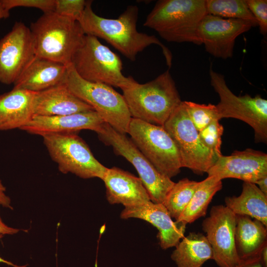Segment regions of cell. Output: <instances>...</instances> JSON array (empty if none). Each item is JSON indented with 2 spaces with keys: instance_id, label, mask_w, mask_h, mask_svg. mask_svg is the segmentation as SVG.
Instances as JSON below:
<instances>
[{
  "instance_id": "1",
  "label": "cell",
  "mask_w": 267,
  "mask_h": 267,
  "mask_svg": "<svg viewBox=\"0 0 267 267\" xmlns=\"http://www.w3.org/2000/svg\"><path fill=\"white\" fill-rule=\"evenodd\" d=\"M91 4V0H87L78 20L86 35L103 39L133 62L139 52L152 44H157L162 49L167 66L171 67L173 56L170 50L156 36L138 31L139 10L136 5L128 6L119 17L112 19L97 15Z\"/></svg>"
},
{
  "instance_id": "2",
  "label": "cell",
  "mask_w": 267,
  "mask_h": 267,
  "mask_svg": "<svg viewBox=\"0 0 267 267\" xmlns=\"http://www.w3.org/2000/svg\"><path fill=\"white\" fill-rule=\"evenodd\" d=\"M29 28L36 56L67 66L86 35L78 21L54 12L43 13Z\"/></svg>"
},
{
  "instance_id": "3",
  "label": "cell",
  "mask_w": 267,
  "mask_h": 267,
  "mask_svg": "<svg viewBox=\"0 0 267 267\" xmlns=\"http://www.w3.org/2000/svg\"><path fill=\"white\" fill-rule=\"evenodd\" d=\"M206 14L205 0H160L143 25L153 29L169 42L201 45L198 29Z\"/></svg>"
},
{
  "instance_id": "4",
  "label": "cell",
  "mask_w": 267,
  "mask_h": 267,
  "mask_svg": "<svg viewBox=\"0 0 267 267\" xmlns=\"http://www.w3.org/2000/svg\"><path fill=\"white\" fill-rule=\"evenodd\" d=\"M122 90L132 118L158 126H163L182 102L169 69Z\"/></svg>"
},
{
  "instance_id": "5",
  "label": "cell",
  "mask_w": 267,
  "mask_h": 267,
  "mask_svg": "<svg viewBox=\"0 0 267 267\" xmlns=\"http://www.w3.org/2000/svg\"><path fill=\"white\" fill-rule=\"evenodd\" d=\"M71 65L79 76L89 82L105 84L122 90L137 83L132 77L123 74L119 56L91 35H85L72 57Z\"/></svg>"
},
{
  "instance_id": "6",
  "label": "cell",
  "mask_w": 267,
  "mask_h": 267,
  "mask_svg": "<svg viewBox=\"0 0 267 267\" xmlns=\"http://www.w3.org/2000/svg\"><path fill=\"white\" fill-rule=\"evenodd\" d=\"M64 84L115 130L123 134L128 133L132 117L123 95L112 86L82 79L72 65L68 66Z\"/></svg>"
},
{
  "instance_id": "7",
  "label": "cell",
  "mask_w": 267,
  "mask_h": 267,
  "mask_svg": "<svg viewBox=\"0 0 267 267\" xmlns=\"http://www.w3.org/2000/svg\"><path fill=\"white\" fill-rule=\"evenodd\" d=\"M49 154L60 172L71 173L83 178L102 179L107 168L93 156L77 133L52 134L43 136Z\"/></svg>"
},
{
  "instance_id": "8",
  "label": "cell",
  "mask_w": 267,
  "mask_h": 267,
  "mask_svg": "<svg viewBox=\"0 0 267 267\" xmlns=\"http://www.w3.org/2000/svg\"><path fill=\"white\" fill-rule=\"evenodd\" d=\"M210 83L220 97L216 105L219 119L232 118L250 125L254 131L257 142L267 141V100L259 95L237 96L227 86L223 75L209 70Z\"/></svg>"
},
{
  "instance_id": "9",
  "label": "cell",
  "mask_w": 267,
  "mask_h": 267,
  "mask_svg": "<svg viewBox=\"0 0 267 267\" xmlns=\"http://www.w3.org/2000/svg\"><path fill=\"white\" fill-rule=\"evenodd\" d=\"M96 133L101 141L111 146L115 153L124 157L133 165L151 201L163 204L175 182L158 172L125 134L116 131L105 122Z\"/></svg>"
},
{
  "instance_id": "10",
  "label": "cell",
  "mask_w": 267,
  "mask_h": 267,
  "mask_svg": "<svg viewBox=\"0 0 267 267\" xmlns=\"http://www.w3.org/2000/svg\"><path fill=\"white\" fill-rule=\"evenodd\" d=\"M128 133L140 151L162 175L170 178L180 173V156L176 145L163 126L132 118Z\"/></svg>"
},
{
  "instance_id": "11",
  "label": "cell",
  "mask_w": 267,
  "mask_h": 267,
  "mask_svg": "<svg viewBox=\"0 0 267 267\" xmlns=\"http://www.w3.org/2000/svg\"><path fill=\"white\" fill-rule=\"evenodd\" d=\"M178 150L181 168L197 174L207 173L218 157L201 141L199 132L191 121L184 101L175 109L163 126Z\"/></svg>"
},
{
  "instance_id": "12",
  "label": "cell",
  "mask_w": 267,
  "mask_h": 267,
  "mask_svg": "<svg viewBox=\"0 0 267 267\" xmlns=\"http://www.w3.org/2000/svg\"><path fill=\"white\" fill-rule=\"evenodd\" d=\"M236 215L226 206H213L202 228L213 251V260L220 267H235L241 260L236 252L235 232Z\"/></svg>"
},
{
  "instance_id": "13",
  "label": "cell",
  "mask_w": 267,
  "mask_h": 267,
  "mask_svg": "<svg viewBox=\"0 0 267 267\" xmlns=\"http://www.w3.org/2000/svg\"><path fill=\"white\" fill-rule=\"evenodd\" d=\"M35 56L30 28L16 22L0 40V82L14 84Z\"/></svg>"
},
{
  "instance_id": "14",
  "label": "cell",
  "mask_w": 267,
  "mask_h": 267,
  "mask_svg": "<svg viewBox=\"0 0 267 267\" xmlns=\"http://www.w3.org/2000/svg\"><path fill=\"white\" fill-rule=\"evenodd\" d=\"M253 27L242 20L207 14L199 25L198 35L207 52L215 57L226 59L233 56L236 39Z\"/></svg>"
},
{
  "instance_id": "15",
  "label": "cell",
  "mask_w": 267,
  "mask_h": 267,
  "mask_svg": "<svg viewBox=\"0 0 267 267\" xmlns=\"http://www.w3.org/2000/svg\"><path fill=\"white\" fill-rule=\"evenodd\" d=\"M207 173L222 180L234 178L255 183L267 176V154L247 148L235 151L230 155H221Z\"/></svg>"
},
{
  "instance_id": "16",
  "label": "cell",
  "mask_w": 267,
  "mask_h": 267,
  "mask_svg": "<svg viewBox=\"0 0 267 267\" xmlns=\"http://www.w3.org/2000/svg\"><path fill=\"white\" fill-rule=\"evenodd\" d=\"M120 217L127 219L131 218L144 220L157 228V237L163 249L175 247L184 237L186 223L173 221L168 211L163 204L151 201L142 204L125 207Z\"/></svg>"
},
{
  "instance_id": "17",
  "label": "cell",
  "mask_w": 267,
  "mask_h": 267,
  "mask_svg": "<svg viewBox=\"0 0 267 267\" xmlns=\"http://www.w3.org/2000/svg\"><path fill=\"white\" fill-rule=\"evenodd\" d=\"M105 122L94 111L67 115H34L21 130L42 136L52 134L77 133L83 130L97 132Z\"/></svg>"
},
{
  "instance_id": "18",
  "label": "cell",
  "mask_w": 267,
  "mask_h": 267,
  "mask_svg": "<svg viewBox=\"0 0 267 267\" xmlns=\"http://www.w3.org/2000/svg\"><path fill=\"white\" fill-rule=\"evenodd\" d=\"M102 180L111 204H122L125 207L151 201L140 178L128 171L116 167L107 168Z\"/></svg>"
},
{
  "instance_id": "19",
  "label": "cell",
  "mask_w": 267,
  "mask_h": 267,
  "mask_svg": "<svg viewBox=\"0 0 267 267\" xmlns=\"http://www.w3.org/2000/svg\"><path fill=\"white\" fill-rule=\"evenodd\" d=\"M94 110L80 99L64 83L36 92L34 115L62 116Z\"/></svg>"
},
{
  "instance_id": "20",
  "label": "cell",
  "mask_w": 267,
  "mask_h": 267,
  "mask_svg": "<svg viewBox=\"0 0 267 267\" xmlns=\"http://www.w3.org/2000/svg\"><path fill=\"white\" fill-rule=\"evenodd\" d=\"M68 68L61 63L35 56L13 84V88L39 92L64 84Z\"/></svg>"
},
{
  "instance_id": "21",
  "label": "cell",
  "mask_w": 267,
  "mask_h": 267,
  "mask_svg": "<svg viewBox=\"0 0 267 267\" xmlns=\"http://www.w3.org/2000/svg\"><path fill=\"white\" fill-rule=\"evenodd\" d=\"M36 93L13 88L0 94V131L21 129L32 119Z\"/></svg>"
},
{
  "instance_id": "22",
  "label": "cell",
  "mask_w": 267,
  "mask_h": 267,
  "mask_svg": "<svg viewBox=\"0 0 267 267\" xmlns=\"http://www.w3.org/2000/svg\"><path fill=\"white\" fill-rule=\"evenodd\" d=\"M267 227L260 221L248 216L236 215L235 245L241 260L259 256L267 244Z\"/></svg>"
},
{
  "instance_id": "23",
  "label": "cell",
  "mask_w": 267,
  "mask_h": 267,
  "mask_svg": "<svg viewBox=\"0 0 267 267\" xmlns=\"http://www.w3.org/2000/svg\"><path fill=\"white\" fill-rule=\"evenodd\" d=\"M224 202L235 215L249 216L267 226V196L255 183L244 181L240 195L226 197Z\"/></svg>"
},
{
  "instance_id": "24",
  "label": "cell",
  "mask_w": 267,
  "mask_h": 267,
  "mask_svg": "<svg viewBox=\"0 0 267 267\" xmlns=\"http://www.w3.org/2000/svg\"><path fill=\"white\" fill-rule=\"evenodd\" d=\"M175 247L171 259L178 267H202L213 260L212 247L206 236L200 232H189Z\"/></svg>"
},
{
  "instance_id": "25",
  "label": "cell",
  "mask_w": 267,
  "mask_h": 267,
  "mask_svg": "<svg viewBox=\"0 0 267 267\" xmlns=\"http://www.w3.org/2000/svg\"><path fill=\"white\" fill-rule=\"evenodd\" d=\"M222 186V180L214 176L199 181L190 202L177 221L191 223L205 216L209 204Z\"/></svg>"
},
{
  "instance_id": "26",
  "label": "cell",
  "mask_w": 267,
  "mask_h": 267,
  "mask_svg": "<svg viewBox=\"0 0 267 267\" xmlns=\"http://www.w3.org/2000/svg\"><path fill=\"white\" fill-rule=\"evenodd\" d=\"M207 14L225 19H237L250 23L253 27L258 23L250 10L246 0H206Z\"/></svg>"
},
{
  "instance_id": "27",
  "label": "cell",
  "mask_w": 267,
  "mask_h": 267,
  "mask_svg": "<svg viewBox=\"0 0 267 267\" xmlns=\"http://www.w3.org/2000/svg\"><path fill=\"white\" fill-rule=\"evenodd\" d=\"M199 182L187 178L175 183L163 203L172 218L178 220L190 202Z\"/></svg>"
},
{
  "instance_id": "28",
  "label": "cell",
  "mask_w": 267,
  "mask_h": 267,
  "mask_svg": "<svg viewBox=\"0 0 267 267\" xmlns=\"http://www.w3.org/2000/svg\"><path fill=\"white\" fill-rule=\"evenodd\" d=\"M183 101L188 116L198 132L206 128L213 121L220 120L216 105Z\"/></svg>"
},
{
  "instance_id": "29",
  "label": "cell",
  "mask_w": 267,
  "mask_h": 267,
  "mask_svg": "<svg viewBox=\"0 0 267 267\" xmlns=\"http://www.w3.org/2000/svg\"><path fill=\"white\" fill-rule=\"evenodd\" d=\"M223 132V127L218 120L213 121L199 132V137L203 144L218 158L222 155L221 145Z\"/></svg>"
},
{
  "instance_id": "30",
  "label": "cell",
  "mask_w": 267,
  "mask_h": 267,
  "mask_svg": "<svg viewBox=\"0 0 267 267\" xmlns=\"http://www.w3.org/2000/svg\"><path fill=\"white\" fill-rule=\"evenodd\" d=\"M87 0H55L54 12L61 16L78 21L86 7Z\"/></svg>"
},
{
  "instance_id": "31",
  "label": "cell",
  "mask_w": 267,
  "mask_h": 267,
  "mask_svg": "<svg viewBox=\"0 0 267 267\" xmlns=\"http://www.w3.org/2000/svg\"><path fill=\"white\" fill-rule=\"evenodd\" d=\"M5 7L10 11L17 7L39 9L43 13L54 12L55 0H2Z\"/></svg>"
},
{
  "instance_id": "32",
  "label": "cell",
  "mask_w": 267,
  "mask_h": 267,
  "mask_svg": "<svg viewBox=\"0 0 267 267\" xmlns=\"http://www.w3.org/2000/svg\"><path fill=\"white\" fill-rule=\"evenodd\" d=\"M248 7L256 19L260 33L264 36L267 33V0H246Z\"/></svg>"
},
{
  "instance_id": "33",
  "label": "cell",
  "mask_w": 267,
  "mask_h": 267,
  "mask_svg": "<svg viewBox=\"0 0 267 267\" xmlns=\"http://www.w3.org/2000/svg\"><path fill=\"white\" fill-rule=\"evenodd\" d=\"M6 188L0 179V205L12 209L10 198L5 193Z\"/></svg>"
},
{
  "instance_id": "34",
  "label": "cell",
  "mask_w": 267,
  "mask_h": 267,
  "mask_svg": "<svg viewBox=\"0 0 267 267\" xmlns=\"http://www.w3.org/2000/svg\"><path fill=\"white\" fill-rule=\"evenodd\" d=\"M235 267H263L260 260V255L246 260H242L239 265Z\"/></svg>"
},
{
  "instance_id": "35",
  "label": "cell",
  "mask_w": 267,
  "mask_h": 267,
  "mask_svg": "<svg viewBox=\"0 0 267 267\" xmlns=\"http://www.w3.org/2000/svg\"><path fill=\"white\" fill-rule=\"evenodd\" d=\"M19 229L10 227L6 225L0 216V236L6 234H14L18 232Z\"/></svg>"
},
{
  "instance_id": "36",
  "label": "cell",
  "mask_w": 267,
  "mask_h": 267,
  "mask_svg": "<svg viewBox=\"0 0 267 267\" xmlns=\"http://www.w3.org/2000/svg\"><path fill=\"white\" fill-rule=\"evenodd\" d=\"M255 184L258 185L261 191L267 196V176L258 180Z\"/></svg>"
},
{
  "instance_id": "37",
  "label": "cell",
  "mask_w": 267,
  "mask_h": 267,
  "mask_svg": "<svg viewBox=\"0 0 267 267\" xmlns=\"http://www.w3.org/2000/svg\"><path fill=\"white\" fill-rule=\"evenodd\" d=\"M260 260L263 267H267V244L262 250L260 254Z\"/></svg>"
},
{
  "instance_id": "38",
  "label": "cell",
  "mask_w": 267,
  "mask_h": 267,
  "mask_svg": "<svg viewBox=\"0 0 267 267\" xmlns=\"http://www.w3.org/2000/svg\"><path fill=\"white\" fill-rule=\"evenodd\" d=\"M10 15L9 10L3 5L2 0H0V20L8 18Z\"/></svg>"
},
{
  "instance_id": "39",
  "label": "cell",
  "mask_w": 267,
  "mask_h": 267,
  "mask_svg": "<svg viewBox=\"0 0 267 267\" xmlns=\"http://www.w3.org/2000/svg\"><path fill=\"white\" fill-rule=\"evenodd\" d=\"M2 236H0V238ZM0 263H4V264H6L8 265H9V266H12V267H26V266H18L16 265H14L13 264V263L8 261H6L3 259H2V258H1L0 257Z\"/></svg>"
}]
</instances>
